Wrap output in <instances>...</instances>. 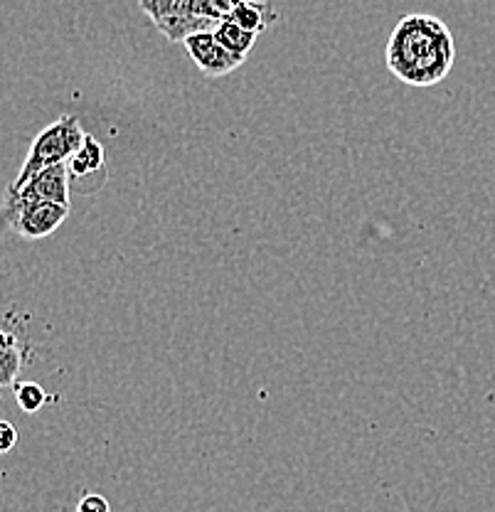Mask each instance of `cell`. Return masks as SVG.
Listing matches in <instances>:
<instances>
[{
	"mask_svg": "<svg viewBox=\"0 0 495 512\" xmlns=\"http://www.w3.org/2000/svg\"><path fill=\"white\" fill-rule=\"evenodd\" d=\"M67 170H69V178L72 180H87L92 178V175H106V160H104V146L97 141L94 136L84 138L82 148H79L77 153H74L72 158H69L67 163Z\"/></svg>",
	"mask_w": 495,
	"mask_h": 512,
	"instance_id": "cell-7",
	"label": "cell"
},
{
	"mask_svg": "<svg viewBox=\"0 0 495 512\" xmlns=\"http://www.w3.org/2000/svg\"><path fill=\"white\" fill-rule=\"evenodd\" d=\"M138 5L170 42H185L198 32H215L217 28L193 13L190 0H138Z\"/></svg>",
	"mask_w": 495,
	"mask_h": 512,
	"instance_id": "cell-4",
	"label": "cell"
},
{
	"mask_svg": "<svg viewBox=\"0 0 495 512\" xmlns=\"http://www.w3.org/2000/svg\"><path fill=\"white\" fill-rule=\"evenodd\" d=\"M8 192L25 202H57V205H69L72 178H69L67 163L40 170L35 178H30L28 183L23 185V188L20 190L8 188Z\"/></svg>",
	"mask_w": 495,
	"mask_h": 512,
	"instance_id": "cell-6",
	"label": "cell"
},
{
	"mask_svg": "<svg viewBox=\"0 0 495 512\" xmlns=\"http://www.w3.org/2000/svg\"><path fill=\"white\" fill-rule=\"evenodd\" d=\"M23 367V355H20L18 338L0 330V387H8L15 382Z\"/></svg>",
	"mask_w": 495,
	"mask_h": 512,
	"instance_id": "cell-10",
	"label": "cell"
},
{
	"mask_svg": "<svg viewBox=\"0 0 495 512\" xmlns=\"http://www.w3.org/2000/svg\"><path fill=\"white\" fill-rule=\"evenodd\" d=\"M185 50H188L190 60L195 62V67L200 72H205L207 77H225V74L234 72L237 67H242L244 60L234 57L225 45L215 37V32H198V35L188 37L183 42Z\"/></svg>",
	"mask_w": 495,
	"mask_h": 512,
	"instance_id": "cell-5",
	"label": "cell"
},
{
	"mask_svg": "<svg viewBox=\"0 0 495 512\" xmlns=\"http://www.w3.org/2000/svg\"><path fill=\"white\" fill-rule=\"evenodd\" d=\"M87 133L82 131L79 121L74 116H62L55 124H50L45 131L37 133V138L30 146L28 158H25L23 168H20L18 178L10 185L13 190H20L30 178H35L40 170L52 168V165H65L69 158L82 148Z\"/></svg>",
	"mask_w": 495,
	"mask_h": 512,
	"instance_id": "cell-2",
	"label": "cell"
},
{
	"mask_svg": "<svg viewBox=\"0 0 495 512\" xmlns=\"http://www.w3.org/2000/svg\"><path fill=\"white\" fill-rule=\"evenodd\" d=\"M77 512H111V505L104 495L89 493L77 503Z\"/></svg>",
	"mask_w": 495,
	"mask_h": 512,
	"instance_id": "cell-12",
	"label": "cell"
},
{
	"mask_svg": "<svg viewBox=\"0 0 495 512\" xmlns=\"http://www.w3.org/2000/svg\"><path fill=\"white\" fill-rule=\"evenodd\" d=\"M15 399H18V404L23 412L35 414L37 409L45 404L47 394L37 382H20V384H15Z\"/></svg>",
	"mask_w": 495,
	"mask_h": 512,
	"instance_id": "cell-11",
	"label": "cell"
},
{
	"mask_svg": "<svg viewBox=\"0 0 495 512\" xmlns=\"http://www.w3.org/2000/svg\"><path fill=\"white\" fill-rule=\"evenodd\" d=\"M69 215V205L57 202H25L5 192L0 205V227L10 229L23 239L50 237L62 227Z\"/></svg>",
	"mask_w": 495,
	"mask_h": 512,
	"instance_id": "cell-3",
	"label": "cell"
},
{
	"mask_svg": "<svg viewBox=\"0 0 495 512\" xmlns=\"http://www.w3.org/2000/svg\"><path fill=\"white\" fill-rule=\"evenodd\" d=\"M387 69L409 87H434L454 69L456 40L436 15H404L385 52Z\"/></svg>",
	"mask_w": 495,
	"mask_h": 512,
	"instance_id": "cell-1",
	"label": "cell"
},
{
	"mask_svg": "<svg viewBox=\"0 0 495 512\" xmlns=\"http://www.w3.org/2000/svg\"><path fill=\"white\" fill-rule=\"evenodd\" d=\"M215 37L232 52L234 57H239V60H244L259 40V35L242 30L239 25H234L232 20H222V23L215 28Z\"/></svg>",
	"mask_w": 495,
	"mask_h": 512,
	"instance_id": "cell-9",
	"label": "cell"
},
{
	"mask_svg": "<svg viewBox=\"0 0 495 512\" xmlns=\"http://www.w3.org/2000/svg\"><path fill=\"white\" fill-rule=\"evenodd\" d=\"M276 18H279V13H276L269 3H259V0H237V5H234V10L227 20H232V23L239 25L242 30L262 35Z\"/></svg>",
	"mask_w": 495,
	"mask_h": 512,
	"instance_id": "cell-8",
	"label": "cell"
},
{
	"mask_svg": "<svg viewBox=\"0 0 495 512\" xmlns=\"http://www.w3.org/2000/svg\"><path fill=\"white\" fill-rule=\"evenodd\" d=\"M15 444H18V429L10 421L0 419V453L13 451Z\"/></svg>",
	"mask_w": 495,
	"mask_h": 512,
	"instance_id": "cell-13",
	"label": "cell"
}]
</instances>
